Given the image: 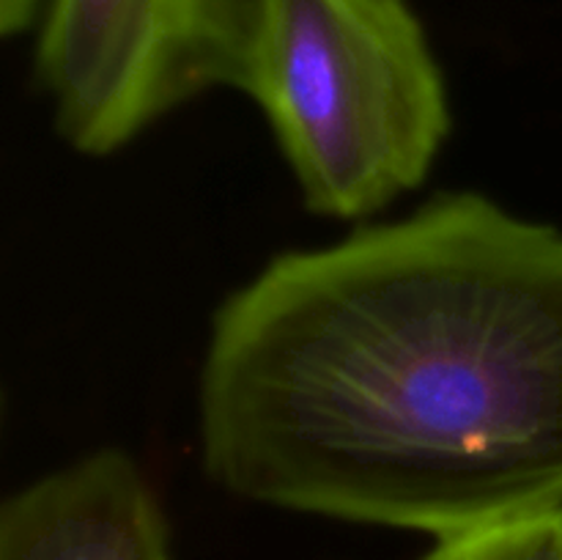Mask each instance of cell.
<instances>
[{"instance_id":"cell-3","label":"cell","mask_w":562,"mask_h":560,"mask_svg":"<svg viewBox=\"0 0 562 560\" xmlns=\"http://www.w3.org/2000/svg\"><path fill=\"white\" fill-rule=\"evenodd\" d=\"M252 0H44L33 75L60 141L110 157L184 104L239 88Z\"/></svg>"},{"instance_id":"cell-2","label":"cell","mask_w":562,"mask_h":560,"mask_svg":"<svg viewBox=\"0 0 562 560\" xmlns=\"http://www.w3.org/2000/svg\"><path fill=\"white\" fill-rule=\"evenodd\" d=\"M236 91L267 119L305 209L344 223L426 184L453 130L412 0H252Z\"/></svg>"},{"instance_id":"cell-5","label":"cell","mask_w":562,"mask_h":560,"mask_svg":"<svg viewBox=\"0 0 562 560\" xmlns=\"http://www.w3.org/2000/svg\"><path fill=\"white\" fill-rule=\"evenodd\" d=\"M420 560H562V511L442 538Z\"/></svg>"},{"instance_id":"cell-4","label":"cell","mask_w":562,"mask_h":560,"mask_svg":"<svg viewBox=\"0 0 562 560\" xmlns=\"http://www.w3.org/2000/svg\"><path fill=\"white\" fill-rule=\"evenodd\" d=\"M0 560H173V552L143 467L102 448L5 497Z\"/></svg>"},{"instance_id":"cell-1","label":"cell","mask_w":562,"mask_h":560,"mask_svg":"<svg viewBox=\"0 0 562 560\" xmlns=\"http://www.w3.org/2000/svg\"><path fill=\"white\" fill-rule=\"evenodd\" d=\"M209 481L434 541L562 511V231L481 192L289 250L198 371Z\"/></svg>"},{"instance_id":"cell-6","label":"cell","mask_w":562,"mask_h":560,"mask_svg":"<svg viewBox=\"0 0 562 560\" xmlns=\"http://www.w3.org/2000/svg\"><path fill=\"white\" fill-rule=\"evenodd\" d=\"M44 0H0V31L3 36L31 31L38 22Z\"/></svg>"}]
</instances>
